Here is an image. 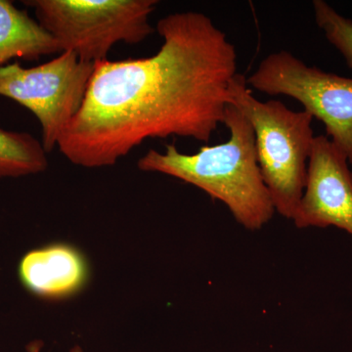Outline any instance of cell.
I'll use <instances>...</instances> for the list:
<instances>
[{"instance_id": "3957f363", "label": "cell", "mask_w": 352, "mask_h": 352, "mask_svg": "<svg viewBox=\"0 0 352 352\" xmlns=\"http://www.w3.org/2000/svg\"><path fill=\"white\" fill-rule=\"evenodd\" d=\"M228 102L254 129L259 168L275 212L293 220L307 183L314 118L289 110L281 101L258 100L239 73L231 80Z\"/></svg>"}, {"instance_id": "7c38bea8", "label": "cell", "mask_w": 352, "mask_h": 352, "mask_svg": "<svg viewBox=\"0 0 352 352\" xmlns=\"http://www.w3.org/2000/svg\"><path fill=\"white\" fill-rule=\"evenodd\" d=\"M43 347V342L41 340H32V342L28 344L27 352H41ZM69 352H83L82 347L80 346H74Z\"/></svg>"}, {"instance_id": "277c9868", "label": "cell", "mask_w": 352, "mask_h": 352, "mask_svg": "<svg viewBox=\"0 0 352 352\" xmlns=\"http://www.w3.org/2000/svg\"><path fill=\"white\" fill-rule=\"evenodd\" d=\"M36 19L59 45L87 63L107 60L115 44H138L155 32L157 0H29Z\"/></svg>"}, {"instance_id": "9c48e42d", "label": "cell", "mask_w": 352, "mask_h": 352, "mask_svg": "<svg viewBox=\"0 0 352 352\" xmlns=\"http://www.w3.org/2000/svg\"><path fill=\"white\" fill-rule=\"evenodd\" d=\"M61 52L54 38L8 0H0V68L10 60L34 61Z\"/></svg>"}, {"instance_id": "7a4b0ae2", "label": "cell", "mask_w": 352, "mask_h": 352, "mask_svg": "<svg viewBox=\"0 0 352 352\" xmlns=\"http://www.w3.org/2000/svg\"><path fill=\"white\" fill-rule=\"evenodd\" d=\"M223 124L230 131L226 143L204 146L193 155L168 144L163 153L153 149L146 153L138 162V168L198 187L222 201L245 229L259 230L272 219L275 208L259 168L254 129L231 104L226 109Z\"/></svg>"}, {"instance_id": "52a82bcc", "label": "cell", "mask_w": 352, "mask_h": 352, "mask_svg": "<svg viewBox=\"0 0 352 352\" xmlns=\"http://www.w3.org/2000/svg\"><path fill=\"white\" fill-rule=\"evenodd\" d=\"M349 160L327 136H316L308 160L302 199L294 215L298 228L333 226L352 236V173Z\"/></svg>"}, {"instance_id": "5b68a950", "label": "cell", "mask_w": 352, "mask_h": 352, "mask_svg": "<svg viewBox=\"0 0 352 352\" xmlns=\"http://www.w3.org/2000/svg\"><path fill=\"white\" fill-rule=\"evenodd\" d=\"M94 71V63L80 61L73 51L32 68L16 62L0 68V96L36 116L44 150L51 153L82 108Z\"/></svg>"}, {"instance_id": "8992f818", "label": "cell", "mask_w": 352, "mask_h": 352, "mask_svg": "<svg viewBox=\"0 0 352 352\" xmlns=\"http://www.w3.org/2000/svg\"><path fill=\"white\" fill-rule=\"evenodd\" d=\"M248 85L271 96L286 95L323 122L327 138L352 164V78L308 66L288 51L264 58Z\"/></svg>"}, {"instance_id": "8fae6325", "label": "cell", "mask_w": 352, "mask_h": 352, "mask_svg": "<svg viewBox=\"0 0 352 352\" xmlns=\"http://www.w3.org/2000/svg\"><path fill=\"white\" fill-rule=\"evenodd\" d=\"M315 22L352 69V20L338 13L323 0H314Z\"/></svg>"}, {"instance_id": "6da1fadb", "label": "cell", "mask_w": 352, "mask_h": 352, "mask_svg": "<svg viewBox=\"0 0 352 352\" xmlns=\"http://www.w3.org/2000/svg\"><path fill=\"white\" fill-rule=\"evenodd\" d=\"M156 54L95 62L82 108L58 142L72 164L113 166L147 139L170 136L207 143L228 105L237 51L207 15L160 19Z\"/></svg>"}, {"instance_id": "30bf717a", "label": "cell", "mask_w": 352, "mask_h": 352, "mask_svg": "<svg viewBox=\"0 0 352 352\" xmlns=\"http://www.w3.org/2000/svg\"><path fill=\"white\" fill-rule=\"evenodd\" d=\"M46 154L31 134L0 129V178L43 173L48 168Z\"/></svg>"}, {"instance_id": "ba28073f", "label": "cell", "mask_w": 352, "mask_h": 352, "mask_svg": "<svg viewBox=\"0 0 352 352\" xmlns=\"http://www.w3.org/2000/svg\"><path fill=\"white\" fill-rule=\"evenodd\" d=\"M18 273L30 293L46 300L78 295L90 278L85 254L67 243H52L28 252L21 259Z\"/></svg>"}]
</instances>
